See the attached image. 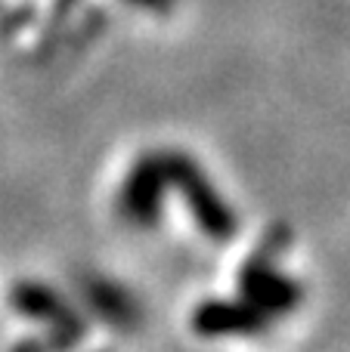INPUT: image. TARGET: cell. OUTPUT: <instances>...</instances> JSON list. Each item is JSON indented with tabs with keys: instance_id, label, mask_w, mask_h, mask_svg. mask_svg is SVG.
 I'll use <instances>...</instances> for the list:
<instances>
[{
	"instance_id": "1",
	"label": "cell",
	"mask_w": 350,
	"mask_h": 352,
	"mask_svg": "<svg viewBox=\"0 0 350 352\" xmlns=\"http://www.w3.org/2000/svg\"><path fill=\"white\" fill-rule=\"evenodd\" d=\"M165 164L171 195H177L186 204V213L196 223V229L208 235L211 241H229L239 223H236V210L220 195L217 182L202 170V164L192 155L177 152V148H165Z\"/></svg>"
},
{
	"instance_id": "2",
	"label": "cell",
	"mask_w": 350,
	"mask_h": 352,
	"mask_svg": "<svg viewBox=\"0 0 350 352\" xmlns=\"http://www.w3.org/2000/svg\"><path fill=\"white\" fill-rule=\"evenodd\" d=\"M171 201L165 152H146L127 167L118 186V213L127 226L149 232L165 219V207Z\"/></svg>"
},
{
	"instance_id": "3",
	"label": "cell",
	"mask_w": 350,
	"mask_h": 352,
	"mask_svg": "<svg viewBox=\"0 0 350 352\" xmlns=\"http://www.w3.org/2000/svg\"><path fill=\"white\" fill-rule=\"evenodd\" d=\"M239 297L270 318L291 312L301 303V285L285 269H279L276 263L254 256L239 272Z\"/></svg>"
},
{
	"instance_id": "4",
	"label": "cell",
	"mask_w": 350,
	"mask_h": 352,
	"mask_svg": "<svg viewBox=\"0 0 350 352\" xmlns=\"http://www.w3.org/2000/svg\"><path fill=\"white\" fill-rule=\"evenodd\" d=\"M267 316L254 309L245 300H205L192 312V328L202 337L220 340V337H248L264 331Z\"/></svg>"
},
{
	"instance_id": "5",
	"label": "cell",
	"mask_w": 350,
	"mask_h": 352,
	"mask_svg": "<svg viewBox=\"0 0 350 352\" xmlns=\"http://www.w3.org/2000/svg\"><path fill=\"white\" fill-rule=\"evenodd\" d=\"M130 3L140 6V10H149V12H165L174 0H130Z\"/></svg>"
}]
</instances>
